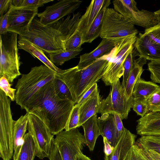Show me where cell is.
Wrapping results in <instances>:
<instances>
[{
	"label": "cell",
	"mask_w": 160,
	"mask_h": 160,
	"mask_svg": "<svg viewBox=\"0 0 160 160\" xmlns=\"http://www.w3.org/2000/svg\"><path fill=\"white\" fill-rule=\"evenodd\" d=\"M18 35L10 32L0 35V77L4 76L10 83L21 75Z\"/></svg>",
	"instance_id": "5b68a950"
},
{
	"label": "cell",
	"mask_w": 160,
	"mask_h": 160,
	"mask_svg": "<svg viewBox=\"0 0 160 160\" xmlns=\"http://www.w3.org/2000/svg\"><path fill=\"white\" fill-rule=\"evenodd\" d=\"M111 4L110 0H105L97 16L82 38V44L90 43L100 36L103 16L106 9Z\"/></svg>",
	"instance_id": "d4e9b609"
},
{
	"label": "cell",
	"mask_w": 160,
	"mask_h": 160,
	"mask_svg": "<svg viewBox=\"0 0 160 160\" xmlns=\"http://www.w3.org/2000/svg\"><path fill=\"white\" fill-rule=\"evenodd\" d=\"M132 108L137 114L141 117H143L149 111L147 102H145L134 100Z\"/></svg>",
	"instance_id": "ab89813d"
},
{
	"label": "cell",
	"mask_w": 160,
	"mask_h": 160,
	"mask_svg": "<svg viewBox=\"0 0 160 160\" xmlns=\"http://www.w3.org/2000/svg\"><path fill=\"white\" fill-rule=\"evenodd\" d=\"M12 4V0H0V17L9 10Z\"/></svg>",
	"instance_id": "7dc6e473"
},
{
	"label": "cell",
	"mask_w": 160,
	"mask_h": 160,
	"mask_svg": "<svg viewBox=\"0 0 160 160\" xmlns=\"http://www.w3.org/2000/svg\"><path fill=\"white\" fill-rule=\"evenodd\" d=\"M136 136L125 128L111 153L105 155L104 160H125L132 146L135 143Z\"/></svg>",
	"instance_id": "ac0fdd59"
},
{
	"label": "cell",
	"mask_w": 160,
	"mask_h": 160,
	"mask_svg": "<svg viewBox=\"0 0 160 160\" xmlns=\"http://www.w3.org/2000/svg\"><path fill=\"white\" fill-rule=\"evenodd\" d=\"M76 160H92L89 158L82 153L79 154L77 157Z\"/></svg>",
	"instance_id": "681fc988"
},
{
	"label": "cell",
	"mask_w": 160,
	"mask_h": 160,
	"mask_svg": "<svg viewBox=\"0 0 160 160\" xmlns=\"http://www.w3.org/2000/svg\"><path fill=\"white\" fill-rule=\"evenodd\" d=\"M139 54L136 50L133 49L130 52L128 55L123 64V80L122 86L125 88L126 84L128 79L131 71L134 58L135 57Z\"/></svg>",
	"instance_id": "1f68e13d"
},
{
	"label": "cell",
	"mask_w": 160,
	"mask_h": 160,
	"mask_svg": "<svg viewBox=\"0 0 160 160\" xmlns=\"http://www.w3.org/2000/svg\"><path fill=\"white\" fill-rule=\"evenodd\" d=\"M56 136L53 140L62 160H76L77 156L82 153L86 142L84 135L78 128L62 131Z\"/></svg>",
	"instance_id": "8fae6325"
},
{
	"label": "cell",
	"mask_w": 160,
	"mask_h": 160,
	"mask_svg": "<svg viewBox=\"0 0 160 160\" xmlns=\"http://www.w3.org/2000/svg\"><path fill=\"white\" fill-rule=\"evenodd\" d=\"M28 113L27 130L35 144L36 156L41 159L48 158L54 135L39 118L33 114Z\"/></svg>",
	"instance_id": "7c38bea8"
},
{
	"label": "cell",
	"mask_w": 160,
	"mask_h": 160,
	"mask_svg": "<svg viewBox=\"0 0 160 160\" xmlns=\"http://www.w3.org/2000/svg\"><path fill=\"white\" fill-rule=\"evenodd\" d=\"M147 60L140 56L134 61L132 68L126 82L125 89L128 95L132 96L134 85L141 78L144 71L143 66L147 63Z\"/></svg>",
	"instance_id": "4316f807"
},
{
	"label": "cell",
	"mask_w": 160,
	"mask_h": 160,
	"mask_svg": "<svg viewBox=\"0 0 160 160\" xmlns=\"http://www.w3.org/2000/svg\"><path fill=\"white\" fill-rule=\"evenodd\" d=\"M144 33L154 42L160 45V24H158L149 28L145 29Z\"/></svg>",
	"instance_id": "f35d334b"
},
{
	"label": "cell",
	"mask_w": 160,
	"mask_h": 160,
	"mask_svg": "<svg viewBox=\"0 0 160 160\" xmlns=\"http://www.w3.org/2000/svg\"><path fill=\"white\" fill-rule=\"evenodd\" d=\"M115 123L116 137L118 142L122 135L125 128L124 127L120 116L116 113H112Z\"/></svg>",
	"instance_id": "60d3db41"
},
{
	"label": "cell",
	"mask_w": 160,
	"mask_h": 160,
	"mask_svg": "<svg viewBox=\"0 0 160 160\" xmlns=\"http://www.w3.org/2000/svg\"><path fill=\"white\" fill-rule=\"evenodd\" d=\"M103 139L104 146V151L105 155H109L111 153L114 148L112 147L108 143L105 137H103Z\"/></svg>",
	"instance_id": "c3c4849f"
},
{
	"label": "cell",
	"mask_w": 160,
	"mask_h": 160,
	"mask_svg": "<svg viewBox=\"0 0 160 160\" xmlns=\"http://www.w3.org/2000/svg\"><path fill=\"white\" fill-rule=\"evenodd\" d=\"M23 0H12V4L17 7H21Z\"/></svg>",
	"instance_id": "f907efd6"
},
{
	"label": "cell",
	"mask_w": 160,
	"mask_h": 160,
	"mask_svg": "<svg viewBox=\"0 0 160 160\" xmlns=\"http://www.w3.org/2000/svg\"><path fill=\"white\" fill-rule=\"evenodd\" d=\"M9 14V11L2 16L0 17V34L3 35L7 34L8 22Z\"/></svg>",
	"instance_id": "f6af8a7d"
},
{
	"label": "cell",
	"mask_w": 160,
	"mask_h": 160,
	"mask_svg": "<svg viewBox=\"0 0 160 160\" xmlns=\"http://www.w3.org/2000/svg\"><path fill=\"white\" fill-rule=\"evenodd\" d=\"M137 38L135 35L124 37L107 54L108 62L102 78L106 86H111L123 76L124 62L128 55L133 49Z\"/></svg>",
	"instance_id": "8992f818"
},
{
	"label": "cell",
	"mask_w": 160,
	"mask_h": 160,
	"mask_svg": "<svg viewBox=\"0 0 160 160\" xmlns=\"http://www.w3.org/2000/svg\"><path fill=\"white\" fill-rule=\"evenodd\" d=\"M11 99L0 89V157L11 160L14 153V121L11 108Z\"/></svg>",
	"instance_id": "52a82bcc"
},
{
	"label": "cell",
	"mask_w": 160,
	"mask_h": 160,
	"mask_svg": "<svg viewBox=\"0 0 160 160\" xmlns=\"http://www.w3.org/2000/svg\"><path fill=\"white\" fill-rule=\"evenodd\" d=\"M134 25L112 8H107L103 16L99 37L104 39L122 38L136 35Z\"/></svg>",
	"instance_id": "9c48e42d"
},
{
	"label": "cell",
	"mask_w": 160,
	"mask_h": 160,
	"mask_svg": "<svg viewBox=\"0 0 160 160\" xmlns=\"http://www.w3.org/2000/svg\"><path fill=\"white\" fill-rule=\"evenodd\" d=\"M123 38L102 39L98 46L92 51L80 56L77 66L78 69H81L85 68L97 59L109 53Z\"/></svg>",
	"instance_id": "9a60e30c"
},
{
	"label": "cell",
	"mask_w": 160,
	"mask_h": 160,
	"mask_svg": "<svg viewBox=\"0 0 160 160\" xmlns=\"http://www.w3.org/2000/svg\"><path fill=\"white\" fill-rule=\"evenodd\" d=\"M140 148L142 153L147 160H160V154L152 150H148L141 148Z\"/></svg>",
	"instance_id": "bcb514c9"
},
{
	"label": "cell",
	"mask_w": 160,
	"mask_h": 160,
	"mask_svg": "<svg viewBox=\"0 0 160 160\" xmlns=\"http://www.w3.org/2000/svg\"><path fill=\"white\" fill-rule=\"evenodd\" d=\"M83 35L77 30L67 41L65 46V51L74 50L81 48Z\"/></svg>",
	"instance_id": "d6a6232c"
},
{
	"label": "cell",
	"mask_w": 160,
	"mask_h": 160,
	"mask_svg": "<svg viewBox=\"0 0 160 160\" xmlns=\"http://www.w3.org/2000/svg\"><path fill=\"white\" fill-rule=\"evenodd\" d=\"M154 12L156 16L158 24H160V9Z\"/></svg>",
	"instance_id": "816d5d0a"
},
{
	"label": "cell",
	"mask_w": 160,
	"mask_h": 160,
	"mask_svg": "<svg viewBox=\"0 0 160 160\" xmlns=\"http://www.w3.org/2000/svg\"><path fill=\"white\" fill-rule=\"evenodd\" d=\"M112 2L114 9L134 25L147 29L158 24L154 12L139 10L134 0H114Z\"/></svg>",
	"instance_id": "30bf717a"
},
{
	"label": "cell",
	"mask_w": 160,
	"mask_h": 160,
	"mask_svg": "<svg viewBox=\"0 0 160 160\" xmlns=\"http://www.w3.org/2000/svg\"><path fill=\"white\" fill-rule=\"evenodd\" d=\"M108 62L107 54L82 69H79L77 66L61 69L57 73L69 89L75 104L91 87L102 78Z\"/></svg>",
	"instance_id": "3957f363"
},
{
	"label": "cell",
	"mask_w": 160,
	"mask_h": 160,
	"mask_svg": "<svg viewBox=\"0 0 160 160\" xmlns=\"http://www.w3.org/2000/svg\"><path fill=\"white\" fill-rule=\"evenodd\" d=\"M160 86L152 82L139 79L133 88L132 96L134 100L147 102L149 98Z\"/></svg>",
	"instance_id": "484cf974"
},
{
	"label": "cell",
	"mask_w": 160,
	"mask_h": 160,
	"mask_svg": "<svg viewBox=\"0 0 160 160\" xmlns=\"http://www.w3.org/2000/svg\"><path fill=\"white\" fill-rule=\"evenodd\" d=\"M81 17L78 12L50 25L34 18L28 32L19 36L18 39L33 43L47 54L65 51V43L76 30Z\"/></svg>",
	"instance_id": "7a4b0ae2"
},
{
	"label": "cell",
	"mask_w": 160,
	"mask_h": 160,
	"mask_svg": "<svg viewBox=\"0 0 160 160\" xmlns=\"http://www.w3.org/2000/svg\"><path fill=\"white\" fill-rule=\"evenodd\" d=\"M53 139L49 155V160H62L58 149Z\"/></svg>",
	"instance_id": "b9f144b4"
},
{
	"label": "cell",
	"mask_w": 160,
	"mask_h": 160,
	"mask_svg": "<svg viewBox=\"0 0 160 160\" xmlns=\"http://www.w3.org/2000/svg\"><path fill=\"white\" fill-rule=\"evenodd\" d=\"M18 48L26 51L34 58H37L55 73H58L61 70L50 60L41 48L33 43L25 40L18 39Z\"/></svg>",
	"instance_id": "cb8c5ba5"
},
{
	"label": "cell",
	"mask_w": 160,
	"mask_h": 160,
	"mask_svg": "<svg viewBox=\"0 0 160 160\" xmlns=\"http://www.w3.org/2000/svg\"><path fill=\"white\" fill-rule=\"evenodd\" d=\"M98 119L101 135L102 137H105L108 143L114 148L118 142L113 113H104Z\"/></svg>",
	"instance_id": "7402d4cb"
},
{
	"label": "cell",
	"mask_w": 160,
	"mask_h": 160,
	"mask_svg": "<svg viewBox=\"0 0 160 160\" xmlns=\"http://www.w3.org/2000/svg\"><path fill=\"white\" fill-rule=\"evenodd\" d=\"M82 2V1L79 0H60L47 7L43 12L38 13L37 15L42 23L50 25L73 13Z\"/></svg>",
	"instance_id": "5bb4252c"
},
{
	"label": "cell",
	"mask_w": 160,
	"mask_h": 160,
	"mask_svg": "<svg viewBox=\"0 0 160 160\" xmlns=\"http://www.w3.org/2000/svg\"><path fill=\"white\" fill-rule=\"evenodd\" d=\"M38 9L31 6L17 7L12 4L9 10L8 32L19 36L27 32L33 20L38 13Z\"/></svg>",
	"instance_id": "4fadbf2b"
},
{
	"label": "cell",
	"mask_w": 160,
	"mask_h": 160,
	"mask_svg": "<svg viewBox=\"0 0 160 160\" xmlns=\"http://www.w3.org/2000/svg\"><path fill=\"white\" fill-rule=\"evenodd\" d=\"M112 88L107 97L101 101L99 113H116L122 120L127 119L131 109L132 108L134 100L132 96H129L125 88L122 86L119 79L111 86Z\"/></svg>",
	"instance_id": "ba28073f"
},
{
	"label": "cell",
	"mask_w": 160,
	"mask_h": 160,
	"mask_svg": "<svg viewBox=\"0 0 160 160\" xmlns=\"http://www.w3.org/2000/svg\"><path fill=\"white\" fill-rule=\"evenodd\" d=\"M56 73L46 65L31 68L26 74H22L15 86V101L21 108L25 106L34 94L49 82L53 80Z\"/></svg>",
	"instance_id": "277c9868"
},
{
	"label": "cell",
	"mask_w": 160,
	"mask_h": 160,
	"mask_svg": "<svg viewBox=\"0 0 160 160\" xmlns=\"http://www.w3.org/2000/svg\"><path fill=\"white\" fill-rule=\"evenodd\" d=\"M53 1V0H23L22 7L31 6L38 8L46 3Z\"/></svg>",
	"instance_id": "7bdbcfd3"
},
{
	"label": "cell",
	"mask_w": 160,
	"mask_h": 160,
	"mask_svg": "<svg viewBox=\"0 0 160 160\" xmlns=\"http://www.w3.org/2000/svg\"><path fill=\"white\" fill-rule=\"evenodd\" d=\"M83 128L86 145L90 151L94 149L97 140L101 133L97 115L90 118L81 126Z\"/></svg>",
	"instance_id": "603a6c76"
},
{
	"label": "cell",
	"mask_w": 160,
	"mask_h": 160,
	"mask_svg": "<svg viewBox=\"0 0 160 160\" xmlns=\"http://www.w3.org/2000/svg\"><path fill=\"white\" fill-rule=\"evenodd\" d=\"M137 122L136 131L138 135H160V112L150 111Z\"/></svg>",
	"instance_id": "e0dca14e"
},
{
	"label": "cell",
	"mask_w": 160,
	"mask_h": 160,
	"mask_svg": "<svg viewBox=\"0 0 160 160\" xmlns=\"http://www.w3.org/2000/svg\"><path fill=\"white\" fill-rule=\"evenodd\" d=\"M138 56L151 61L160 60V45L144 33H139L134 45Z\"/></svg>",
	"instance_id": "2e32d148"
},
{
	"label": "cell",
	"mask_w": 160,
	"mask_h": 160,
	"mask_svg": "<svg viewBox=\"0 0 160 160\" xmlns=\"http://www.w3.org/2000/svg\"><path fill=\"white\" fill-rule=\"evenodd\" d=\"M54 84L56 93L60 98L73 101L69 89L57 73L54 79Z\"/></svg>",
	"instance_id": "4dcf8cb0"
},
{
	"label": "cell",
	"mask_w": 160,
	"mask_h": 160,
	"mask_svg": "<svg viewBox=\"0 0 160 160\" xmlns=\"http://www.w3.org/2000/svg\"><path fill=\"white\" fill-rule=\"evenodd\" d=\"M135 143L142 148L154 151L160 154V135L141 136Z\"/></svg>",
	"instance_id": "f1b7e54d"
},
{
	"label": "cell",
	"mask_w": 160,
	"mask_h": 160,
	"mask_svg": "<svg viewBox=\"0 0 160 160\" xmlns=\"http://www.w3.org/2000/svg\"><path fill=\"white\" fill-rule=\"evenodd\" d=\"M80 106L77 103L73 106L64 130L68 131L79 127Z\"/></svg>",
	"instance_id": "836d02e7"
},
{
	"label": "cell",
	"mask_w": 160,
	"mask_h": 160,
	"mask_svg": "<svg viewBox=\"0 0 160 160\" xmlns=\"http://www.w3.org/2000/svg\"><path fill=\"white\" fill-rule=\"evenodd\" d=\"M148 69L152 81L160 84V60L150 61L148 63Z\"/></svg>",
	"instance_id": "d590c367"
},
{
	"label": "cell",
	"mask_w": 160,
	"mask_h": 160,
	"mask_svg": "<svg viewBox=\"0 0 160 160\" xmlns=\"http://www.w3.org/2000/svg\"><path fill=\"white\" fill-rule=\"evenodd\" d=\"M98 90L97 83H95L84 94L77 103L80 106L83 103Z\"/></svg>",
	"instance_id": "ee69618b"
},
{
	"label": "cell",
	"mask_w": 160,
	"mask_h": 160,
	"mask_svg": "<svg viewBox=\"0 0 160 160\" xmlns=\"http://www.w3.org/2000/svg\"><path fill=\"white\" fill-rule=\"evenodd\" d=\"M105 0H92L85 12L81 17L76 29L82 34L83 37L102 8Z\"/></svg>",
	"instance_id": "ffe728a7"
},
{
	"label": "cell",
	"mask_w": 160,
	"mask_h": 160,
	"mask_svg": "<svg viewBox=\"0 0 160 160\" xmlns=\"http://www.w3.org/2000/svg\"><path fill=\"white\" fill-rule=\"evenodd\" d=\"M28 119V113H26L14 121L13 160H18L21 152L24 142V136L27 130Z\"/></svg>",
	"instance_id": "d6986e66"
},
{
	"label": "cell",
	"mask_w": 160,
	"mask_h": 160,
	"mask_svg": "<svg viewBox=\"0 0 160 160\" xmlns=\"http://www.w3.org/2000/svg\"><path fill=\"white\" fill-rule=\"evenodd\" d=\"M101 101L98 90L80 106L79 127L90 118L99 113Z\"/></svg>",
	"instance_id": "44dd1931"
},
{
	"label": "cell",
	"mask_w": 160,
	"mask_h": 160,
	"mask_svg": "<svg viewBox=\"0 0 160 160\" xmlns=\"http://www.w3.org/2000/svg\"><path fill=\"white\" fill-rule=\"evenodd\" d=\"M75 103L57 95L54 79L39 89L26 104L24 109L41 120L53 135L63 131Z\"/></svg>",
	"instance_id": "6da1fadb"
},
{
	"label": "cell",
	"mask_w": 160,
	"mask_h": 160,
	"mask_svg": "<svg viewBox=\"0 0 160 160\" xmlns=\"http://www.w3.org/2000/svg\"><path fill=\"white\" fill-rule=\"evenodd\" d=\"M125 160H147L142 153L140 148L136 143L128 151Z\"/></svg>",
	"instance_id": "74e56055"
},
{
	"label": "cell",
	"mask_w": 160,
	"mask_h": 160,
	"mask_svg": "<svg viewBox=\"0 0 160 160\" xmlns=\"http://www.w3.org/2000/svg\"><path fill=\"white\" fill-rule=\"evenodd\" d=\"M81 47L72 51L47 54L50 60L54 64L57 65H62L65 62L75 58L80 54L82 50Z\"/></svg>",
	"instance_id": "f546056e"
},
{
	"label": "cell",
	"mask_w": 160,
	"mask_h": 160,
	"mask_svg": "<svg viewBox=\"0 0 160 160\" xmlns=\"http://www.w3.org/2000/svg\"><path fill=\"white\" fill-rule=\"evenodd\" d=\"M0 89L4 92L11 101H15L16 89L11 88V84L6 77L3 76L0 77Z\"/></svg>",
	"instance_id": "8d00e7d4"
},
{
	"label": "cell",
	"mask_w": 160,
	"mask_h": 160,
	"mask_svg": "<svg viewBox=\"0 0 160 160\" xmlns=\"http://www.w3.org/2000/svg\"><path fill=\"white\" fill-rule=\"evenodd\" d=\"M24 142L18 160H34L37 155L35 144L28 133L24 136Z\"/></svg>",
	"instance_id": "83f0119b"
},
{
	"label": "cell",
	"mask_w": 160,
	"mask_h": 160,
	"mask_svg": "<svg viewBox=\"0 0 160 160\" xmlns=\"http://www.w3.org/2000/svg\"><path fill=\"white\" fill-rule=\"evenodd\" d=\"M149 111L160 112V86L147 101Z\"/></svg>",
	"instance_id": "e575fe53"
}]
</instances>
